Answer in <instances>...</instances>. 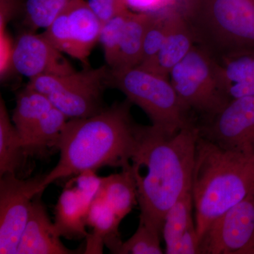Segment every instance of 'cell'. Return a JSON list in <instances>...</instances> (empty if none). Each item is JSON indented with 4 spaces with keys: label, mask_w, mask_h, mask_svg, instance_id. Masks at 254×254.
<instances>
[{
    "label": "cell",
    "mask_w": 254,
    "mask_h": 254,
    "mask_svg": "<svg viewBox=\"0 0 254 254\" xmlns=\"http://www.w3.org/2000/svg\"><path fill=\"white\" fill-rule=\"evenodd\" d=\"M199 129L200 136L223 149L254 155V96L230 100Z\"/></svg>",
    "instance_id": "obj_9"
},
{
    "label": "cell",
    "mask_w": 254,
    "mask_h": 254,
    "mask_svg": "<svg viewBox=\"0 0 254 254\" xmlns=\"http://www.w3.org/2000/svg\"><path fill=\"white\" fill-rule=\"evenodd\" d=\"M24 147L19 133L10 119L2 97L0 98V177L16 175L23 159Z\"/></svg>",
    "instance_id": "obj_22"
},
{
    "label": "cell",
    "mask_w": 254,
    "mask_h": 254,
    "mask_svg": "<svg viewBox=\"0 0 254 254\" xmlns=\"http://www.w3.org/2000/svg\"><path fill=\"white\" fill-rule=\"evenodd\" d=\"M68 23L72 57L87 64L92 50L100 41L103 23L86 0H71L68 4Z\"/></svg>",
    "instance_id": "obj_15"
},
{
    "label": "cell",
    "mask_w": 254,
    "mask_h": 254,
    "mask_svg": "<svg viewBox=\"0 0 254 254\" xmlns=\"http://www.w3.org/2000/svg\"><path fill=\"white\" fill-rule=\"evenodd\" d=\"M195 37L187 18L174 13L168 36L154 59L148 64L138 66L168 76L170 71L193 48Z\"/></svg>",
    "instance_id": "obj_17"
},
{
    "label": "cell",
    "mask_w": 254,
    "mask_h": 254,
    "mask_svg": "<svg viewBox=\"0 0 254 254\" xmlns=\"http://www.w3.org/2000/svg\"><path fill=\"white\" fill-rule=\"evenodd\" d=\"M87 1L103 23L128 9L127 0H87Z\"/></svg>",
    "instance_id": "obj_29"
},
{
    "label": "cell",
    "mask_w": 254,
    "mask_h": 254,
    "mask_svg": "<svg viewBox=\"0 0 254 254\" xmlns=\"http://www.w3.org/2000/svg\"><path fill=\"white\" fill-rule=\"evenodd\" d=\"M174 12L155 14L145 33L141 63L138 66L150 63L163 47L168 36Z\"/></svg>",
    "instance_id": "obj_26"
},
{
    "label": "cell",
    "mask_w": 254,
    "mask_h": 254,
    "mask_svg": "<svg viewBox=\"0 0 254 254\" xmlns=\"http://www.w3.org/2000/svg\"><path fill=\"white\" fill-rule=\"evenodd\" d=\"M243 254H254V239L251 243L250 247L244 252Z\"/></svg>",
    "instance_id": "obj_31"
},
{
    "label": "cell",
    "mask_w": 254,
    "mask_h": 254,
    "mask_svg": "<svg viewBox=\"0 0 254 254\" xmlns=\"http://www.w3.org/2000/svg\"><path fill=\"white\" fill-rule=\"evenodd\" d=\"M131 104L127 99L89 118L68 120L56 145L59 161L45 175L43 190L56 180L87 170L131 167L141 127L132 118Z\"/></svg>",
    "instance_id": "obj_2"
},
{
    "label": "cell",
    "mask_w": 254,
    "mask_h": 254,
    "mask_svg": "<svg viewBox=\"0 0 254 254\" xmlns=\"http://www.w3.org/2000/svg\"><path fill=\"white\" fill-rule=\"evenodd\" d=\"M162 235L165 254H200L191 190H187L169 209L164 220Z\"/></svg>",
    "instance_id": "obj_12"
},
{
    "label": "cell",
    "mask_w": 254,
    "mask_h": 254,
    "mask_svg": "<svg viewBox=\"0 0 254 254\" xmlns=\"http://www.w3.org/2000/svg\"><path fill=\"white\" fill-rule=\"evenodd\" d=\"M199 131L194 122L173 134L153 125L141 127L131 163L141 209L139 221L161 234L169 209L191 190Z\"/></svg>",
    "instance_id": "obj_1"
},
{
    "label": "cell",
    "mask_w": 254,
    "mask_h": 254,
    "mask_svg": "<svg viewBox=\"0 0 254 254\" xmlns=\"http://www.w3.org/2000/svg\"><path fill=\"white\" fill-rule=\"evenodd\" d=\"M121 221L98 191L87 215V226L91 232L86 237L84 254H103L104 247L118 254L122 242L119 233Z\"/></svg>",
    "instance_id": "obj_16"
},
{
    "label": "cell",
    "mask_w": 254,
    "mask_h": 254,
    "mask_svg": "<svg viewBox=\"0 0 254 254\" xmlns=\"http://www.w3.org/2000/svg\"><path fill=\"white\" fill-rule=\"evenodd\" d=\"M187 20L195 38L221 55L254 49V0H197Z\"/></svg>",
    "instance_id": "obj_5"
},
{
    "label": "cell",
    "mask_w": 254,
    "mask_h": 254,
    "mask_svg": "<svg viewBox=\"0 0 254 254\" xmlns=\"http://www.w3.org/2000/svg\"><path fill=\"white\" fill-rule=\"evenodd\" d=\"M155 13L130 12L120 42L118 63L111 69L133 67L141 63L145 33Z\"/></svg>",
    "instance_id": "obj_21"
},
{
    "label": "cell",
    "mask_w": 254,
    "mask_h": 254,
    "mask_svg": "<svg viewBox=\"0 0 254 254\" xmlns=\"http://www.w3.org/2000/svg\"><path fill=\"white\" fill-rule=\"evenodd\" d=\"M170 0H127L128 4L138 7L156 8L168 4Z\"/></svg>",
    "instance_id": "obj_30"
},
{
    "label": "cell",
    "mask_w": 254,
    "mask_h": 254,
    "mask_svg": "<svg viewBox=\"0 0 254 254\" xmlns=\"http://www.w3.org/2000/svg\"><path fill=\"white\" fill-rule=\"evenodd\" d=\"M254 188V155L229 151L199 136L191 179L200 240L209 227Z\"/></svg>",
    "instance_id": "obj_3"
},
{
    "label": "cell",
    "mask_w": 254,
    "mask_h": 254,
    "mask_svg": "<svg viewBox=\"0 0 254 254\" xmlns=\"http://www.w3.org/2000/svg\"><path fill=\"white\" fill-rule=\"evenodd\" d=\"M217 64L231 100L254 96V49L221 55V61H217Z\"/></svg>",
    "instance_id": "obj_18"
},
{
    "label": "cell",
    "mask_w": 254,
    "mask_h": 254,
    "mask_svg": "<svg viewBox=\"0 0 254 254\" xmlns=\"http://www.w3.org/2000/svg\"><path fill=\"white\" fill-rule=\"evenodd\" d=\"M254 239V188L222 214L200 240L201 254H243Z\"/></svg>",
    "instance_id": "obj_10"
},
{
    "label": "cell",
    "mask_w": 254,
    "mask_h": 254,
    "mask_svg": "<svg viewBox=\"0 0 254 254\" xmlns=\"http://www.w3.org/2000/svg\"><path fill=\"white\" fill-rule=\"evenodd\" d=\"M0 177V254H16L32 201L44 190L45 175L26 180L16 175Z\"/></svg>",
    "instance_id": "obj_8"
},
{
    "label": "cell",
    "mask_w": 254,
    "mask_h": 254,
    "mask_svg": "<svg viewBox=\"0 0 254 254\" xmlns=\"http://www.w3.org/2000/svg\"><path fill=\"white\" fill-rule=\"evenodd\" d=\"M68 120L64 114L53 106L32 133L25 148L26 156H43L50 148L56 149L57 143Z\"/></svg>",
    "instance_id": "obj_23"
},
{
    "label": "cell",
    "mask_w": 254,
    "mask_h": 254,
    "mask_svg": "<svg viewBox=\"0 0 254 254\" xmlns=\"http://www.w3.org/2000/svg\"><path fill=\"white\" fill-rule=\"evenodd\" d=\"M53 105L40 92L26 86L16 97L12 122L26 148L35 128Z\"/></svg>",
    "instance_id": "obj_20"
},
{
    "label": "cell",
    "mask_w": 254,
    "mask_h": 254,
    "mask_svg": "<svg viewBox=\"0 0 254 254\" xmlns=\"http://www.w3.org/2000/svg\"><path fill=\"white\" fill-rule=\"evenodd\" d=\"M130 12L127 9L103 23L99 42L103 46L106 64L110 68H115L118 63L120 42Z\"/></svg>",
    "instance_id": "obj_27"
},
{
    "label": "cell",
    "mask_w": 254,
    "mask_h": 254,
    "mask_svg": "<svg viewBox=\"0 0 254 254\" xmlns=\"http://www.w3.org/2000/svg\"><path fill=\"white\" fill-rule=\"evenodd\" d=\"M98 192L123 221L138 203L136 184L131 167L123 169L121 173L101 177Z\"/></svg>",
    "instance_id": "obj_19"
},
{
    "label": "cell",
    "mask_w": 254,
    "mask_h": 254,
    "mask_svg": "<svg viewBox=\"0 0 254 254\" xmlns=\"http://www.w3.org/2000/svg\"><path fill=\"white\" fill-rule=\"evenodd\" d=\"M108 86L123 92L145 112L153 127L166 133L173 134L193 123L168 76L138 66L110 68Z\"/></svg>",
    "instance_id": "obj_4"
},
{
    "label": "cell",
    "mask_w": 254,
    "mask_h": 254,
    "mask_svg": "<svg viewBox=\"0 0 254 254\" xmlns=\"http://www.w3.org/2000/svg\"><path fill=\"white\" fill-rule=\"evenodd\" d=\"M42 193L32 201L27 223L18 243L16 254H71L75 253L62 243L51 222Z\"/></svg>",
    "instance_id": "obj_13"
},
{
    "label": "cell",
    "mask_w": 254,
    "mask_h": 254,
    "mask_svg": "<svg viewBox=\"0 0 254 254\" xmlns=\"http://www.w3.org/2000/svg\"><path fill=\"white\" fill-rule=\"evenodd\" d=\"M110 67L75 71L66 74L31 78L27 86L46 96L68 119L86 118L105 109L103 94L108 86Z\"/></svg>",
    "instance_id": "obj_7"
},
{
    "label": "cell",
    "mask_w": 254,
    "mask_h": 254,
    "mask_svg": "<svg viewBox=\"0 0 254 254\" xmlns=\"http://www.w3.org/2000/svg\"><path fill=\"white\" fill-rule=\"evenodd\" d=\"M162 237V234L154 227L139 221L136 231L128 240L122 243L118 254H163L160 246Z\"/></svg>",
    "instance_id": "obj_25"
},
{
    "label": "cell",
    "mask_w": 254,
    "mask_h": 254,
    "mask_svg": "<svg viewBox=\"0 0 254 254\" xmlns=\"http://www.w3.org/2000/svg\"><path fill=\"white\" fill-rule=\"evenodd\" d=\"M169 76L187 109L205 120L218 113L231 100L216 60L205 48L193 46Z\"/></svg>",
    "instance_id": "obj_6"
},
{
    "label": "cell",
    "mask_w": 254,
    "mask_h": 254,
    "mask_svg": "<svg viewBox=\"0 0 254 254\" xmlns=\"http://www.w3.org/2000/svg\"><path fill=\"white\" fill-rule=\"evenodd\" d=\"M67 6L42 34L57 49L64 54L72 57V43L68 29Z\"/></svg>",
    "instance_id": "obj_28"
},
{
    "label": "cell",
    "mask_w": 254,
    "mask_h": 254,
    "mask_svg": "<svg viewBox=\"0 0 254 254\" xmlns=\"http://www.w3.org/2000/svg\"><path fill=\"white\" fill-rule=\"evenodd\" d=\"M11 64L20 74L31 78L43 75L66 74L76 71L64 53L43 34L25 32L18 36L11 53Z\"/></svg>",
    "instance_id": "obj_11"
},
{
    "label": "cell",
    "mask_w": 254,
    "mask_h": 254,
    "mask_svg": "<svg viewBox=\"0 0 254 254\" xmlns=\"http://www.w3.org/2000/svg\"><path fill=\"white\" fill-rule=\"evenodd\" d=\"M92 201L70 180L55 206L54 225L60 237L68 240L86 238L87 215Z\"/></svg>",
    "instance_id": "obj_14"
},
{
    "label": "cell",
    "mask_w": 254,
    "mask_h": 254,
    "mask_svg": "<svg viewBox=\"0 0 254 254\" xmlns=\"http://www.w3.org/2000/svg\"><path fill=\"white\" fill-rule=\"evenodd\" d=\"M71 0H26L25 21L33 29L46 28Z\"/></svg>",
    "instance_id": "obj_24"
}]
</instances>
